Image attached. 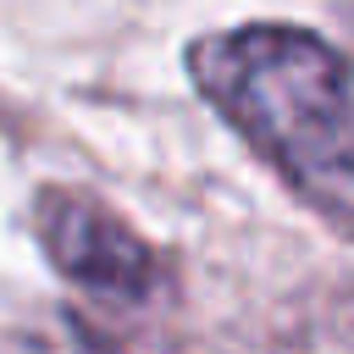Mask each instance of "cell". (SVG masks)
<instances>
[{
	"label": "cell",
	"instance_id": "obj_2",
	"mask_svg": "<svg viewBox=\"0 0 354 354\" xmlns=\"http://www.w3.org/2000/svg\"><path fill=\"white\" fill-rule=\"evenodd\" d=\"M33 238L72 288H83L105 304H149L160 288L155 249L111 205H100L83 188H39Z\"/></svg>",
	"mask_w": 354,
	"mask_h": 354
},
{
	"label": "cell",
	"instance_id": "obj_1",
	"mask_svg": "<svg viewBox=\"0 0 354 354\" xmlns=\"http://www.w3.org/2000/svg\"><path fill=\"white\" fill-rule=\"evenodd\" d=\"M188 77L315 216L354 227V72L321 33L288 22L199 33Z\"/></svg>",
	"mask_w": 354,
	"mask_h": 354
}]
</instances>
